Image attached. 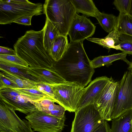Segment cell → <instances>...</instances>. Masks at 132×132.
I'll use <instances>...</instances> for the list:
<instances>
[{
    "mask_svg": "<svg viewBox=\"0 0 132 132\" xmlns=\"http://www.w3.org/2000/svg\"><path fill=\"white\" fill-rule=\"evenodd\" d=\"M66 81L76 82L85 88L94 73L84 48L83 41L70 42L62 58L53 67Z\"/></svg>",
    "mask_w": 132,
    "mask_h": 132,
    "instance_id": "obj_1",
    "label": "cell"
},
{
    "mask_svg": "<svg viewBox=\"0 0 132 132\" xmlns=\"http://www.w3.org/2000/svg\"><path fill=\"white\" fill-rule=\"evenodd\" d=\"M44 29L26 31L14 45L16 55L29 66L52 68L54 61L45 50L43 43Z\"/></svg>",
    "mask_w": 132,
    "mask_h": 132,
    "instance_id": "obj_2",
    "label": "cell"
},
{
    "mask_svg": "<svg viewBox=\"0 0 132 132\" xmlns=\"http://www.w3.org/2000/svg\"><path fill=\"white\" fill-rule=\"evenodd\" d=\"M43 12L58 31L60 35L67 36L76 12L70 0H46Z\"/></svg>",
    "mask_w": 132,
    "mask_h": 132,
    "instance_id": "obj_3",
    "label": "cell"
},
{
    "mask_svg": "<svg viewBox=\"0 0 132 132\" xmlns=\"http://www.w3.org/2000/svg\"><path fill=\"white\" fill-rule=\"evenodd\" d=\"M43 10L40 3H34L28 0H0V24H11L25 16L40 15Z\"/></svg>",
    "mask_w": 132,
    "mask_h": 132,
    "instance_id": "obj_4",
    "label": "cell"
},
{
    "mask_svg": "<svg viewBox=\"0 0 132 132\" xmlns=\"http://www.w3.org/2000/svg\"><path fill=\"white\" fill-rule=\"evenodd\" d=\"M50 85L58 104L70 112H75L77 110L85 88L77 82L67 81Z\"/></svg>",
    "mask_w": 132,
    "mask_h": 132,
    "instance_id": "obj_5",
    "label": "cell"
},
{
    "mask_svg": "<svg viewBox=\"0 0 132 132\" xmlns=\"http://www.w3.org/2000/svg\"><path fill=\"white\" fill-rule=\"evenodd\" d=\"M119 84L111 77L94 105L102 118L107 121L112 117L117 101Z\"/></svg>",
    "mask_w": 132,
    "mask_h": 132,
    "instance_id": "obj_6",
    "label": "cell"
},
{
    "mask_svg": "<svg viewBox=\"0 0 132 132\" xmlns=\"http://www.w3.org/2000/svg\"><path fill=\"white\" fill-rule=\"evenodd\" d=\"M75 113L70 132H93L104 119L93 104L78 109Z\"/></svg>",
    "mask_w": 132,
    "mask_h": 132,
    "instance_id": "obj_7",
    "label": "cell"
},
{
    "mask_svg": "<svg viewBox=\"0 0 132 132\" xmlns=\"http://www.w3.org/2000/svg\"><path fill=\"white\" fill-rule=\"evenodd\" d=\"M34 131L38 132H61L65 126V116L60 119L38 110L27 115Z\"/></svg>",
    "mask_w": 132,
    "mask_h": 132,
    "instance_id": "obj_8",
    "label": "cell"
},
{
    "mask_svg": "<svg viewBox=\"0 0 132 132\" xmlns=\"http://www.w3.org/2000/svg\"><path fill=\"white\" fill-rule=\"evenodd\" d=\"M0 132H34L30 123L21 120L13 109L0 101Z\"/></svg>",
    "mask_w": 132,
    "mask_h": 132,
    "instance_id": "obj_9",
    "label": "cell"
},
{
    "mask_svg": "<svg viewBox=\"0 0 132 132\" xmlns=\"http://www.w3.org/2000/svg\"><path fill=\"white\" fill-rule=\"evenodd\" d=\"M0 101L14 111H19L27 115L38 110L33 101L14 88H7L0 90Z\"/></svg>",
    "mask_w": 132,
    "mask_h": 132,
    "instance_id": "obj_10",
    "label": "cell"
},
{
    "mask_svg": "<svg viewBox=\"0 0 132 132\" xmlns=\"http://www.w3.org/2000/svg\"><path fill=\"white\" fill-rule=\"evenodd\" d=\"M130 110H132V73L129 70L124 73L120 83L117 101L112 120Z\"/></svg>",
    "mask_w": 132,
    "mask_h": 132,
    "instance_id": "obj_11",
    "label": "cell"
},
{
    "mask_svg": "<svg viewBox=\"0 0 132 132\" xmlns=\"http://www.w3.org/2000/svg\"><path fill=\"white\" fill-rule=\"evenodd\" d=\"M96 27L84 15L76 13L69 28L68 35L70 42L83 41L94 34Z\"/></svg>",
    "mask_w": 132,
    "mask_h": 132,
    "instance_id": "obj_12",
    "label": "cell"
},
{
    "mask_svg": "<svg viewBox=\"0 0 132 132\" xmlns=\"http://www.w3.org/2000/svg\"><path fill=\"white\" fill-rule=\"evenodd\" d=\"M110 78L102 76L96 78L85 88L77 110L86 105L94 104L109 82Z\"/></svg>",
    "mask_w": 132,
    "mask_h": 132,
    "instance_id": "obj_13",
    "label": "cell"
},
{
    "mask_svg": "<svg viewBox=\"0 0 132 132\" xmlns=\"http://www.w3.org/2000/svg\"><path fill=\"white\" fill-rule=\"evenodd\" d=\"M25 71L27 74L36 79L38 82L49 85L61 83L66 81L53 67L29 66Z\"/></svg>",
    "mask_w": 132,
    "mask_h": 132,
    "instance_id": "obj_14",
    "label": "cell"
},
{
    "mask_svg": "<svg viewBox=\"0 0 132 132\" xmlns=\"http://www.w3.org/2000/svg\"><path fill=\"white\" fill-rule=\"evenodd\" d=\"M37 109L48 115L60 119H63L65 115V109L62 106L54 104L48 99H45L37 102L33 101Z\"/></svg>",
    "mask_w": 132,
    "mask_h": 132,
    "instance_id": "obj_15",
    "label": "cell"
},
{
    "mask_svg": "<svg viewBox=\"0 0 132 132\" xmlns=\"http://www.w3.org/2000/svg\"><path fill=\"white\" fill-rule=\"evenodd\" d=\"M132 110L112 120V132H132Z\"/></svg>",
    "mask_w": 132,
    "mask_h": 132,
    "instance_id": "obj_16",
    "label": "cell"
},
{
    "mask_svg": "<svg viewBox=\"0 0 132 132\" xmlns=\"http://www.w3.org/2000/svg\"><path fill=\"white\" fill-rule=\"evenodd\" d=\"M69 43L67 36L59 35L55 38L49 54L55 62L58 61L67 50Z\"/></svg>",
    "mask_w": 132,
    "mask_h": 132,
    "instance_id": "obj_17",
    "label": "cell"
},
{
    "mask_svg": "<svg viewBox=\"0 0 132 132\" xmlns=\"http://www.w3.org/2000/svg\"><path fill=\"white\" fill-rule=\"evenodd\" d=\"M76 13L96 18L100 12L92 0H70Z\"/></svg>",
    "mask_w": 132,
    "mask_h": 132,
    "instance_id": "obj_18",
    "label": "cell"
},
{
    "mask_svg": "<svg viewBox=\"0 0 132 132\" xmlns=\"http://www.w3.org/2000/svg\"><path fill=\"white\" fill-rule=\"evenodd\" d=\"M119 36V34L114 29L104 38L89 37L86 39L109 50L112 48L119 50V45L120 41Z\"/></svg>",
    "mask_w": 132,
    "mask_h": 132,
    "instance_id": "obj_19",
    "label": "cell"
},
{
    "mask_svg": "<svg viewBox=\"0 0 132 132\" xmlns=\"http://www.w3.org/2000/svg\"><path fill=\"white\" fill-rule=\"evenodd\" d=\"M127 54L126 53L122 52L108 56H100L90 60L91 64L92 67L95 69L105 65L109 66L112 64L113 62L117 60H121L129 65L131 62L126 58Z\"/></svg>",
    "mask_w": 132,
    "mask_h": 132,
    "instance_id": "obj_20",
    "label": "cell"
},
{
    "mask_svg": "<svg viewBox=\"0 0 132 132\" xmlns=\"http://www.w3.org/2000/svg\"><path fill=\"white\" fill-rule=\"evenodd\" d=\"M43 28L44 30L43 36L44 46L49 54L54 40L60 35L55 27L47 18Z\"/></svg>",
    "mask_w": 132,
    "mask_h": 132,
    "instance_id": "obj_21",
    "label": "cell"
},
{
    "mask_svg": "<svg viewBox=\"0 0 132 132\" xmlns=\"http://www.w3.org/2000/svg\"><path fill=\"white\" fill-rule=\"evenodd\" d=\"M0 71V73L16 84L19 88L37 89L38 82L27 80L1 68Z\"/></svg>",
    "mask_w": 132,
    "mask_h": 132,
    "instance_id": "obj_22",
    "label": "cell"
},
{
    "mask_svg": "<svg viewBox=\"0 0 132 132\" xmlns=\"http://www.w3.org/2000/svg\"><path fill=\"white\" fill-rule=\"evenodd\" d=\"M114 29L119 34L132 36V16L127 14H119Z\"/></svg>",
    "mask_w": 132,
    "mask_h": 132,
    "instance_id": "obj_23",
    "label": "cell"
},
{
    "mask_svg": "<svg viewBox=\"0 0 132 132\" xmlns=\"http://www.w3.org/2000/svg\"><path fill=\"white\" fill-rule=\"evenodd\" d=\"M96 18L102 27L106 32L109 33L115 29L117 17L112 14L100 12Z\"/></svg>",
    "mask_w": 132,
    "mask_h": 132,
    "instance_id": "obj_24",
    "label": "cell"
},
{
    "mask_svg": "<svg viewBox=\"0 0 132 132\" xmlns=\"http://www.w3.org/2000/svg\"><path fill=\"white\" fill-rule=\"evenodd\" d=\"M0 64L18 68L23 70L29 67L28 64L16 55L0 54Z\"/></svg>",
    "mask_w": 132,
    "mask_h": 132,
    "instance_id": "obj_25",
    "label": "cell"
},
{
    "mask_svg": "<svg viewBox=\"0 0 132 132\" xmlns=\"http://www.w3.org/2000/svg\"><path fill=\"white\" fill-rule=\"evenodd\" d=\"M15 89L22 95L34 102L39 101L45 99L51 100L47 95L37 89L20 88Z\"/></svg>",
    "mask_w": 132,
    "mask_h": 132,
    "instance_id": "obj_26",
    "label": "cell"
},
{
    "mask_svg": "<svg viewBox=\"0 0 132 132\" xmlns=\"http://www.w3.org/2000/svg\"><path fill=\"white\" fill-rule=\"evenodd\" d=\"M120 42L119 45V50L123 52L132 55V36L120 34L119 36Z\"/></svg>",
    "mask_w": 132,
    "mask_h": 132,
    "instance_id": "obj_27",
    "label": "cell"
},
{
    "mask_svg": "<svg viewBox=\"0 0 132 132\" xmlns=\"http://www.w3.org/2000/svg\"><path fill=\"white\" fill-rule=\"evenodd\" d=\"M0 68L27 80L38 82V81L36 79L27 74L23 70L15 67L6 65L1 64H0Z\"/></svg>",
    "mask_w": 132,
    "mask_h": 132,
    "instance_id": "obj_28",
    "label": "cell"
},
{
    "mask_svg": "<svg viewBox=\"0 0 132 132\" xmlns=\"http://www.w3.org/2000/svg\"><path fill=\"white\" fill-rule=\"evenodd\" d=\"M37 86V89L47 95L51 101L57 103L54 92L50 85L38 82Z\"/></svg>",
    "mask_w": 132,
    "mask_h": 132,
    "instance_id": "obj_29",
    "label": "cell"
},
{
    "mask_svg": "<svg viewBox=\"0 0 132 132\" xmlns=\"http://www.w3.org/2000/svg\"><path fill=\"white\" fill-rule=\"evenodd\" d=\"M131 0H115L113 4L119 11V14H127Z\"/></svg>",
    "mask_w": 132,
    "mask_h": 132,
    "instance_id": "obj_30",
    "label": "cell"
},
{
    "mask_svg": "<svg viewBox=\"0 0 132 132\" xmlns=\"http://www.w3.org/2000/svg\"><path fill=\"white\" fill-rule=\"evenodd\" d=\"M19 88L18 85L0 73V90L7 88Z\"/></svg>",
    "mask_w": 132,
    "mask_h": 132,
    "instance_id": "obj_31",
    "label": "cell"
},
{
    "mask_svg": "<svg viewBox=\"0 0 132 132\" xmlns=\"http://www.w3.org/2000/svg\"><path fill=\"white\" fill-rule=\"evenodd\" d=\"M107 121L103 119L102 123L93 132H112L111 128Z\"/></svg>",
    "mask_w": 132,
    "mask_h": 132,
    "instance_id": "obj_32",
    "label": "cell"
},
{
    "mask_svg": "<svg viewBox=\"0 0 132 132\" xmlns=\"http://www.w3.org/2000/svg\"><path fill=\"white\" fill-rule=\"evenodd\" d=\"M33 16L32 15L25 16L18 19L13 22L26 26L31 25V19Z\"/></svg>",
    "mask_w": 132,
    "mask_h": 132,
    "instance_id": "obj_33",
    "label": "cell"
},
{
    "mask_svg": "<svg viewBox=\"0 0 132 132\" xmlns=\"http://www.w3.org/2000/svg\"><path fill=\"white\" fill-rule=\"evenodd\" d=\"M0 54L11 55H16L15 50L11 48L0 46Z\"/></svg>",
    "mask_w": 132,
    "mask_h": 132,
    "instance_id": "obj_34",
    "label": "cell"
},
{
    "mask_svg": "<svg viewBox=\"0 0 132 132\" xmlns=\"http://www.w3.org/2000/svg\"><path fill=\"white\" fill-rule=\"evenodd\" d=\"M127 14L132 16V0H131L130 1L129 7Z\"/></svg>",
    "mask_w": 132,
    "mask_h": 132,
    "instance_id": "obj_35",
    "label": "cell"
},
{
    "mask_svg": "<svg viewBox=\"0 0 132 132\" xmlns=\"http://www.w3.org/2000/svg\"><path fill=\"white\" fill-rule=\"evenodd\" d=\"M128 69V70L130 71L132 73V62H131Z\"/></svg>",
    "mask_w": 132,
    "mask_h": 132,
    "instance_id": "obj_36",
    "label": "cell"
}]
</instances>
